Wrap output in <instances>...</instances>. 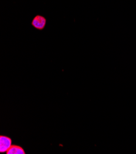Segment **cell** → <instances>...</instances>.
Wrapping results in <instances>:
<instances>
[{
  "label": "cell",
  "mask_w": 136,
  "mask_h": 154,
  "mask_svg": "<svg viewBox=\"0 0 136 154\" xmlns=\"http://www.w3.org/2000/svg\"><path fill=\"white\" fill-rule=\"evenodd\" d=\"M47 24V19L40 15H37L31 22L32 26L37 29L43 30Z\"/></svg>",
  "instance_id": "obj_1"
},
{
  "label": "cell",
  "mask_w": 136,
  "mask_h": 154,
  "mask_svg": "<svg viewBox=\"0 0 136 154\" xmlns=\"http://www.w3.org/2000/svg\"><path fill=\"white\" fill-rule=\"evenodd\" d=\"M12 141L11 138L6 136H0V152H6L12 146Z\"/></svg>",
  "instance_id": "obj_2"
},
{
  "label": "cell",
  "mask_w": 136,
  "mask_h": 154,
  "mask_svg": "<svg viewBox=\"0 0 136 154\" xmlns=\"http://www.w3.org/2000/svg\"><path fill=\"white\" fill-rule=\"evenodd\" d=\"M6 154H26L25 150L21 146L17 145H12L6 152Z\"/></svg>",
  "instance_id": "obj_3"
}]
</instances>
